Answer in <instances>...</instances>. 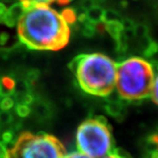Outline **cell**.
Masks as SVG:
<instances>
[{"label": "cell", "instance_id": "24", "mask_svg": "<svg viewBox=\"0 0 158 158\" xmlns=\"http://www.w3.org/2000/svg\"><path fill=\"white\" fill-rule=\"evenodd\" d=\"M96 1V0H95ZM97 1H98V2H105V1H106V0H97Z\"/></svg>", "mask_w": 158, "mask_h": 158}, {"label": "cell", "instance_id": "26", "mask_svg": "<svg viewBox=\"0 0 158 158\" xmlns=\"http://www.w3.org/2000/svg\"><path fill=\"white\" fill-rule=\"evenodd\" d=\"M1 98H2V97H1V95H0V99H1Z\"/></svg>", "mask_w": 158, "mask_h": 158}, {"label": "cell", "instance_id": "14", "mask_svg": "<svg viewBox=\"0 0 158 158\" xmlns=\"http://www.w3.org/2000/svg\"><path fill=\"white\" fill-rule=\"evenodd\" d=\"M118 21H121L118 12L114 10H106V11L105 10L103 22H118Z\"/></svg>", "mask_w": 158, "mask_h": 158}, {"label": "cell", "instance_id": "8", "mask_svg": "<svg viewBox=\"0 0 158 158\" xmlns=\"http://www.w3.org/2000/svg\"><path fill=\"white\" fill-rule=\"evenodd\" d=\"M105 111L116 119H122L126 114L125 105L119 99H108L106 104L105 105Z\"/></svg>", "mask_w": 158, "mask_h": 158}, {"label": "cell", "instance_id": "5", "mask_svg": "<svg viewBox=\"0 0 158 158\" xmlns=\"http://www.w3.org/2000/svg\"><path fill=\"white\" fill-rule=\"evenodd\" d=\"M8 152L9 158H63L67 154L57 137L43 132H23Z\"/></svg>", "mask_w": 158, "mask_h": 158}, {"label": "cell", "instance_id": "25", "mask_svg": "<svg viewBox=\"0 0 158 158\" xmlns=\"http://www.w3.org/2000/svg\"><path fill=\"white\" fill-rule=\"evenodd\" d=\"M2 128V125H1V123H0V129Z\"/></svg>", "mask_w": 158, "mask_h": 158}, {"label": "cell", "instance_id": "4", "mask_svg": "<svg viewBox=\"0 0 158 158\" xmlns=\"http://www.w3.org/2000/svg\"><path fill=\"white\" fill-rule=\"evenodd\" d=\"M76 144L79 152L91 158H102L112 152L114 142L107 119L99 115L84 120L77 130Z\"/></svg>", "mask_w": 158, "mask_h": 158}, {"label": "cell", "instance_id": "17", "mask_svg": "<svg viewBox=\"0 0 158 158\" xmlns=\"http://www.w3.org/2000/svg\"><path fill=\"white\" fill-rule=\"evenodd\" d=\"M62 14L63 15V17L64 19L67 20V22L69 24H73L77 21V14H76V12L74 10L72 9H70V8H66V9H64L63 11H62Z\"/></svg>", "mask_w": 158, "mask_h": 158}, {"label": "cell", "instance_id": "20", "mask_svg": "<svg viewBox=\"0 0 158 158\" xmlns=\"http://www.w3.org/2000/svg\"><path fill=\"white\" fill-rule=\"evenodd\" d=\"M63 158H91L88 156H86L83 153L79 152V151H73V152L69 153V154H66L65 156Z\"/></svg>", "mask_w": 158, "mask_h": 158}, {"label": "cell", "instance_id": "2", "mask_svg": "<svg viewBox=\"0 0 158 158\" xmlns=\"http://www.w3.org/2000/svg\"><path fill=\"white\" fill-rule=\"evenodd\" d=\"M79 88L85 93L106 98L115 89L117 63L100 53L82 54L69 62Z\"/></svg>", "mask_w": 158, "mask_h": 158}, {"label": "cell", "instance_id": "3", "mask_svg": "<svg viewBox=\"0 0 158 158\" xmlns=\"http://www.w3.org/2000/svg\"><path fill=\"white\" fill-rule=\"evenodd\" d=\"M155 70L146 59L132 56L117 64L115 88L121 99L139 101L150 95Z\"/></svg>", "mask_w": 158, "mask_h": 158}, {"label": "cell", "instance_id": "27", "mask_svg": "<svg viewBox=\"0 0 158 158\" xmlns=\"http://www.w3.org/2000/svg\"><path fill=\"white\" fill-rule=\"evenodd\" d=\"M70 1H72V0H70Z\"/></svg>", "mask_w": 158, "mask_h": 158}, {"label": "cell", "instance_id": "12", "mask_svg": "<svg viewBox=\"0 0 158 158\" xmlns=\"http://www.w3.org/2000/svg\"><path fill=\"white\" fill-rule=\"evenodd\" d=\"M2 141L5 145H13L14 141H15V131L12 128L6 130L3 132L2 136H1Z\"/></svg>", "mask_w": 158, "mask_h": 158}, {"label": "cell", "instance_id": "18", "mask_svg": "<svg viewBox=\"0 0 158 158\" xmlns=\"http://www.w3.org/2000/svg\"><path fill=\"white\" fill-rule=\"evenodd\" d=\"M152 101L156 104L158 106V71L157 75L155 76L154 78V82H153L152 88H151V91H150V95Z\"/></svg>", "mask_w": 158, "mask_h": 158}, {"label": "cell", "instance_id": "10", "mask_svg": "<svg viewBox=\"0 0 158 158\" xmlns=\"http://www.w3.org/2000/svg\"><path fill=\"white\" fill-rule=\"evenodd\" d=\"M16 80L10 76L0 77V95L1 97L12 96L15 90Z\"/></svg>", "mask_w": 158, "mask_h": 158}, {"label": "cell", "instance_id": "9", "mask_svg": "<svg viewBox=\"0 0 158 158\" xmlns=\"http://www.w3.org/2000/svg\"><path fill=\"white\" fill-rule=\"evenodd\" d=\"M105 10L98 5H94L89 8L85 13V19L93 25H97L104 21Z\"/></svg>", "mask_w": 158, "mask_h": 158}, {"label": "cell", "instance_id": "16", "mask_svg": "<svg viewBox=\"0 0 158 158\" xmlns=\"http://www.w3.org/2000/svg\"><path fill=\"white\" fill-rule=\"evenodd\" d=\"M20 3L22 4L26 9H27L31 6L34 5H39V4H45V5H49L53 2H56V0H19Z\"/></svg>", "mask_w": 158, "mask_h": 158}, {"label": "cell", "instance_id": "23", "mask_svg": "<svg viewBox=\"0 0 158 158\" xmlns=\"http://www.w3.org/2000/svg\"><path fill=\"white\" fill-rule=\"evenodd\" d=\"M102 158H120L118 156H117L116 154H114L113 152H111L109 153L108 155H106V156H105L104 157Z\"/></svg>", "mask_w": 158, "mask_h": 158}, {"label": "cell", "instance_id": "11", "mask_svg": "<svg viewBox=\"0 0 158 158\" xmlns=\"http://www.w3.org/2000/svg\"><path fill=\"white\" fill-rule=\"evenodd\" d=\"M14 106H15V113L19 118H27L32 113V107L27 105L16 103Z\"/></svg>", "mask_w": 158, "mask_h": 158}, {"label": "cell", "instance_id": "19", "mask_svg": "<svg viewBox=\"0 0 158 158\" xmlns=\"http://www.w3.org/2000/svg\"><path fill=\"white\" fill-rule=\"evenodd\" d=\"M148 143L154 148L151 150H158V134H152L148 137Z\"/></svg>", "mask_w": 158, "mask_h": 158}, {"label": "cell", "instance_id": "1", "mask_svg": "<svg viewBox=\"0 0 158 158\" xmlns=\"http://www.w3.org/2000/svg\"><path fill=\"white\" fill-rule=\"evenodd\" d=\"M17 27L19 40L34 50H60L70 37L69 24L62 12L45 4L26 9Z\"/></svg>", "mask_w": 158, "mask_h": 158}, {"label": "cell", "instance_id": "13", "mask_svg": "<svg viewBox=\"0 0 158 158\" xmlns=\"http://www.w3.org/2000/svg\"><path fill=\"white\" fill-rule=\"evenodd\" d=\"M14 106L15 100L12 96L3 97V98L0 99V111H10Z\"/></svg>", "mask_w": 158, "mask_h": 158}, {"label": "cell", "instance_id": "21", "mask_svg": "<svg viewBox=\"0 0 158 158\" xmlns=\"http://www.w3.org/2000/svg\"><path fill=\"white\" fill-rule=\"evenodd\" d=\"M0 158H9V152L6 146L0 141Z\"/></svg>", "mask_w": 158, "mask_h": 158}, {"label": "cell", "instance_id": "15", "mask_svg": "<svg viewBox=\"0 0 158 158\" xmlns=\"http://www.w3.org/2000/svg\"><path fill=\"white\" fill-rule=\"evenodd\" d=\"M13 115L10 111H0V123L2 127L12 124Z\"/></svg>", "mask_w": 158, "mask_h": 158}, {"label": "cell", "instance_id": "7", "mask_svg": "<svg viewBox=\"0 0 158 158\" xmlns=\"http://www.w3.org/2000/svg\"><path fill=\"white\" fill-rule=\"evenodd\" d=\"M25 11H26V8L20 2L15 3L10 7H7L3 24L10 27L16 26L19 20L20 19V18L23 16Z\"/></svg>", "mask_w": 158, "mask_h": 158}, {"label": "cell", "instance_id": "28", "mask_svg": "<svg viewBox=\"0 0 158 158\" xmlns=\"http://www.w3.org/2000/svg\"><path fill=\"white\" fill-rule=\"evenodd\" d=\"M94 1H95V0H94Z\"/></svg>", "mask_w": 158, "mask_h": 158}, {"label": "cell", "instance_id": "6", "mask_svg": "<svg viewBox=\"0 0 158 158\" xmlns=\"http://www.w3.org/2000/svg\"><path fill=\"white\" fill-rule=\"evenodd\" d=\"M33 106V111L40 120H48L54 115V108L49 101L40 98H35Z\"/></svg>", "mask_w": 158, "mask_h": 158}, {"label": "cell", "instance_id": "22", "mask_svg": "<svg viewBox=\"0 0 158 158\" xmlns=\"http://www.w3.org/2000/svg\"><path fill=\"white\" fill-rule=\"evenodd\" d=\"M145 158H158V150H148Z\"/></svg>", "mask_w": 158, "mask_h": 158}]
</instances>
